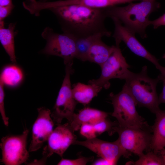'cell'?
Wrapping results in <instances>:
<instances>
[{
    "mask_svg": "<svg viewBox=\"0 0 165 165\" xmlns=\"http://www.w3.org/2000/svg\"><path fill=\"white\" fill-rule=\"evenodd\" d=\"M107 113L89 107L80 110L77 114L74 113L70 122L68 123L75 131L80 129L82 124L89 123L94 124L98 121L107 118Z\"/></svg>",
    "mask_w": 165,
    "mask_h": 165,
    "instance_id": "cell-14",
    "label": "cell"
},
{
    "mask_svg": "<svg viewBox=\"0 0 165 165\" xmlns=\"http://www.w3.org/2000/svg\"><path fill=\"white\" fill-rule=\"evenodd\" d=\"M136 165H164L163 160L157 153L153 151L148 152L139 156L134 163Z\"/></svg>",
    "mask_w": 165,
    "mask_h": 165,
    "instance_id": "cell-21",
    "label": "cell"
},
{
    "mask_svg": "<svg viewBox=\"0 0 165 165\" xmlns=\"http://www.w3.org/2000/svg\"><path fill=\"white\" fill-rule=\"evenodd\" d=\"M151 25H153L155 29L162 26H165V13L158 18L151 21Z\"/></svg>",
    "mask_w": 165,
    "mask_h": 165,
    "instance_id": "cell-27",
    "label": "cell"
},
{
    "mask_svg": "<svg viewBox=\"0 0 165 165\" xmlns=\"http://www.w3.org/2000/svg\"><path fill=\"white\" fill-rule=\"evenodd\" d=\"M4 85L2 81L0 80V112L4 125L6 126H8L9 125V118L6 116L5 112Z\"/></svg>",
    "mask_w": 165,
    "mask_h": 165,
    "instance_id": "cell-24",
    "label": "cell"
},
{
    "mask_svg": "<svg viewBox=\"0 0 165 165\" xmlns=\"http://www.w3.org/2000/svg\"><path fill=\"white\" fill-rule=\"evenodd\" d=\"M116 46H109L100 38L92 44L89 50L87 61L101 66L108 59L114 51Z\"/></svg>",
    "mask_w": 165,
    "mask_h": 165,
    "instance_id": "cell-17",
    "label": "cell"
},
{
    "mask_svg": "<svg viewBox=\"0 0 165 165\" xmlns=\"http://www.w3.org/2000/svg\"><path fill=\"white\" fill-rule=\"evenodd\" d=\"M13 4L12 0H0V6H6Z\"/></svg>",
    "mask_w": 165,
    "mask_h": 165,
    "instance_id": "cell-30",
    "label": "cell"
},
{
    "mask_svg": "<svg viewBox=\"0 0 165 165\" xmlns=\"http://www.w3.org/2000/svg\"><path fill=\"white\" fill-rule=\"evenodd\" d=\"M104 36L99 33L76 39L75 58L82 61H87L88 53L92 44L97 39Z\"/></svg>",
    "mask_w": 165,
    "mask_h": 165,
    "instance_id": "cell-20",
    "label": "cell"
},
{
    "mask_svg": "<svg viewBox=\"0 0 165 165\" xmlns=\"http://www.w3.org/2000/svg\"><path fill=\"white\" fill-rule=\"evenodd\" d=\"M94 157H80L74 160L65 159L62 158L57 164L58 165H85L90 161H92Z\"/></svg>",
    "mask_w": 165,
    "mask_h": 165,
    "instance_id": "cell-23",
    "label": "cell"
},
{
    "mask_svg": "<svg viewBox=\"0 0 165 165\" xmlns=\"http://www.w3.org/2000/svg\"><path fill=\"white\" fill-rule=\"evenodd\" d=\"M160 6L156 0H144L124 6H115L104 9L107 17L117 19L131 31L145 38L147 37L146 28L151 25L149 17Z\"/></svg>",
    "mask_w": 165,
    "mask_h": 165,
    "instance_id": "cell-2",
    "label": "cell"
},
{
    "mask_svg": "<svg viewBox=\"0 0 165 165\" xmlns=\"http://www.w3.org/2000/svg\"><path fill=\"white\" fill-rule=\"evenodd\" d=\"M119 135V142L125 150L139 156L145 150H150L152 132L139 128L123 127L118 124L113 128Z\"/></svg>",
    "mask_w": 165,
    "mask_h": 165,
    "instance_id": "cell-7",
    "label": "cell"
},
{
    "mask_svg": "<svg viewBox=\"0 0 165 165\" xmlns=\"http://www.w3.org/2000/svg\"><path fill=\"white\" fill-rule=\"evenodd\" d=\"M38 112L37 117L32 127L29 152H35L41 148L53 130L54 123L51 116V111L41 107L38 109Z\"/></svg>",
    "mask_w": 165,
    "mask_h": 165,
    "instance_id": "cell-13",
    "label": "cell"
},
{
    "mask_svg": "<svg viewBox=\"0 0 165 165\" xmlns=\"http://www.w3.org/2000/svg\"><path fill=\"white\" fill-rule=\"evenodd\" d=\"M118 124L117 121L112 122L106 118L93 125L97 136L105 132L111 135L115 133L114 127Z\"/></svg>",
    "mask_w": 165,
    "mask_h": 165,
    "instance_id": "cell-22",
    "label": "cell"
},
{
    "mask_svg": "<svg viewBox=\"0 0 165 165\" xmlns=\"http://www.w3.org/2000/svg\"><path fill=\"white\" fill-rule=\"evenodd\" d=\"M23 75L21 69L14 64L5 67L0 75V80L4 85L10 87L18 85L23 80Z\"/></svg>",
    "mask_w": 165,
    "mask_h": 165,
    "instance_id": "cell-19",
    "label": "cell"
},
{
    "mask_svg": "<svg viewBox=\"0 0 165 165\" xmlns=\"http://www.w3.org/2000/svg\"><path fill=\"white\" fill-rule=\"evenodd\" d=\"M80 133L87 139H90L96 137L97 135L93 125L85 123L82 125L80 128Z\"/></svg>",
    "mask_w": 165,
    "mask_h": 165,
    "instance_id": "cell-25",
    "label": "cell"
},
{
    "mask_svg": "<svg viewBox=\"0 0 165 165\" xmlns=\"http://www.w3.org/2000/svg\"><path fill=\"white\" fill-rule=\"evenodd\" d=\"M113 107L112 116L117 120L118 126L123 127L139 128L152 132L150 127L137 112L134 98L124 85L117 94H109Z\"/></svg>",
    "mask_w": 165,
    "mask_h": 165,
    "instance_id": "cell-4",
    "label": "cell"
},
{
    "mask_svg": "<svg viewBox=\"0 0 165 165\" xmlns=\"http://www.w3.org/2000/svg\"><path fill=\"white\" fill-rule=\"evenodd\" d=\"M92 164L93 165H115L113 162L101 157L93 162Z\"/></svg>",
    "mask_w": 165,
    "mask_h": 165,
    "instance_id": "cell-28",
    "label": "cell"
},
{
    "mask_svg": "<svg viewBox=\"0 0 165 165\" xmlns=\"http://www.w3.org/2000/svg\"><path fill=\"white\" fill-rule=\"evenodd\" d=\"M101 67V72L99 78L89 80L88 83L94 84L107 89L110 87L111 79H125L130 72L129 65L122 54L119 44H116L114 51Z\"/></svg>",
    "mask_w": 165,
    "mask_h": 165,
    "instance_id": "cell-8",
    "label": "cell"
},
{
    "mask_svg": "<svg viewBox=\"0 0 165 165\" xmlns=\"http://www.w3.org/2000/svg\"><path fill=\"white\" fill-rule=\"evenodd\" d=\"M57 18L61 29L75 39L101 34L109 37L111 33L106 28L107 18L103 8H91L80 5L53 7L48 9Z\"/></svg>",
    "mask_w": 165,
    "mask_h": 165,
    "instance_id": "cell-1",
    "label": "cell"
},
{
    "mask_svg": "<svg viewBox=\"0 0 165 165\" xmlns=\"http://www.w3.org/2000/svg\"><path fill=\"white\" fill-rule=\"evenodd\" d=\"M74 132L68 122L58 125L47 141L48 145L43 148L42 158L39 160L41 162L45 163L47 158L54 153L62 157L65 151L76 140Z\"/></svg>",
    "mask_w": 165,
    "mask_h": 165,
    "instance_id": "cell-11",
    "label": "cell"
},
{
    "mask_svg": "<svg viewBox=\"0 0 165 165\" xmlns=\"http://www.w3.org/2000/svg\"><path fill=\"white\" fill-rule=\"evenodd\" d=\"M162 158L165 165V148L159 151L157 153Z\"/></svg>",
    "mask_w": 165,
    "mask_h": 165,
    "instance_id": "cell-31",
    "label": "cell"
},
{
    "mask_svg": "<svg viewBox=\"0 0 165 165\" xmlns=\"http://www.w3.org/2000/svg\"><path fill=\"white\" fill-rule=\"evenodd\" d=\"M73 145L85 147L100 157L112 162L115 165L117 164L122 156L128 158L131 154L123 148L118 139L115 141L111 142L95 137L83 141L76 140Z\"/></svg>",
    "mask_w": 165,
    "mask_h": 165,
    "instance_id": "cell-12",
    "label": "cell"
},
{
    "mask_svg": "<svg viewBox=\"0 0 165 165\" xmlns=\"http://www.w3.org/2000/svg\"><path fill=\"white\" fill-rule=\"evenodd\" d=\"M47 0H41V1H47Z\"/></svg>",
    "mask_w": 165,
    "mask_h": 165,
    "instance_id": "cell-33",
    "label": "cell"
},
{
    "mask_svg": "<svg viewBox=\"0 0 165 165\" xmlns=\"http://www.w3.org/2000/svg\"><path fill=\"white\" fill-rule=\"evenodd\" d=\"M41 36L46 44L40 51L41 53L61 57L65 65L73 64L76 53V39L73 37L65 32H55L48 27L44 29Z\"/></svg>",
    "mask_w": 165,
    "mask_h": 165,
    "instance_id": "cell-5",
    "label": "cell"
},
{
    "mask_svg": "<svg viewBox=\"0 0 165 165\" xmlns=\"http://www.w3.org/2000/svg\"><path fill=\"white\" fill-rule=\"evenodd\" d=\"M29 130L25 129L18 135H9L2 138L1 162L6 165H19L26 163L29 154L27 148Z\"/></svg>",
    "mask_w": 165,
    "mask_h": 165,
    "instance_id": "cell-9",
    "label": "cell"
},
{
    "mask_svg": "<svg viewBox=\"0 0 165 165\" xmlns=\"http://www.w3.org/2000/svg\"><path fill=\"white\" fill-rule=\"evenodd\" d=\"M163 58L165 59V53L164 54H163ZM163 78H162V79H163ZM162 79H161V80Z\"/></svg>",
    "mask_w": 165,
    "mask_h": 165,
    "instance_id": "cell-32",
    "label": "cell"
},
{
    "mask_svg": "<svg viewBox=\"0 0 165 165\" xmlns=\"http://www.w3.org/2000/svg\"><path fill=\"white\" fill-rule=\"evenodd\" d=\"M163 85L162 91L159 96V102L160 104L161 103L165 104V78L162 79Z\"/></svg>",
    "mask_w": 165,
    "mask_h": 165,
    "instance_id": "cell-29",
    "label": "cell"
},
{
    "mask_svg": "<svg viewBox=\"0 0 165 165\" xmlns=\"http://www.w3.org/2000/svg\"><path fill=\"white\" fill-rule=\"evenodd\" d=\"M113 21L115 29L112 37L116 44L123 41L134 53L143 57L152 63L160 72V74L165 76V67L159 63L158 60L150 53L136 38L135 33L123 25L118 20L111 18Z\"/></svg>",
    "mask_w": 165,
    "mask_h": 165,
    "instance_id": "cell-10",
    "label": "cell"
},
{
    "mask_svg": "<svg viewBox=\"0 0 165 165\" xmlns=\"http://www.w3.org/2000/svg\"><path fill=\"white\" fill-rule=\"evenodd\" d=\"M125 80L124 86L140 107H144L156 114L160 109L156 86L160 80L158 77L152 79L148 75L147 66L139 73L130 71Z\"/></svg>",
    "mask_w": 165,
    "mask_h": 165,
    "instance_id": "cell-3",
    "label": "cell"
},
{
    "mask_svg": "<svg viewBox=\"0 0 165 165\" xmlns=\"http://www.w3.org/2000/svg\"><path fill=\"white\" fill-rule=\"evenodd\" d=\"M88 84L86 85L78 82L75 84L72 89L75 100L84 105L89 104L102 89L94 84Z\"/></svg>",
    "mask_w": 165,
    "mask_h": 165,
    "instance_id": "cell-18",
    "label": "cell"
},
{
    "mask_svg": "<svg viewBox=\"0 0 165 165\" xmlns=\"http://www.w3.org/2000/svg\"><path fill=\"white\" fill-rule=\"evenodd\" d=\"M155 114L156 119L152 127L150 150L157 153L165 148V110L160 109Z\"/></svg>",
    "mask_w": 165,
    "mask_h": 165,
    "instance_id": "cell-15",
    "label": "cell"
},
{
    "mask_svg": "<svg viewBox=\"0 0 165 165\" xmlns=\"http://www.w3.org/2000/svg\"><path fill=\"white\" fill-rule=\"evenodd\" d=\"M16 24L10 23L7 28H5L4 20L0 21V42L10 61L14 64L16 62L14 43V38L17 33L14 31Z\"/></svg>",
    "mask_w": 165,
    "mask_h": 165,
    "instance_id": "cell-16",
    "label": "cell"
},
{
    "mask_svg": "<svg viewBox=\"0 0 165 165\" xmlns=\"http://www.w3.org/2000/svg\"><path fill=\"white\" fill-rule=\"evenodd\" d=\"M73 64L66 65L65 74L51 116L54 123L61 124L64 118L71 121L77 104L72 92L70 76L73 72Z\"/></svg>",
    "mask_w": 165,
    "mask_h": 165,
    "instance_id": "cell-6",
    "label": "cell"
},
{
    "mask_svg": "<svg viewBox=\"0 0 165 165\" xmlns=\"http://www.w3.org/2000/svg\"><path fill=\"white\" fill-rule=\"evenodd\" d=\"M13 4L6 6H0V21L4 20L9 16L14 9Z\"/></svg>",
    "mask_w": 165,
    "mask_h": 165,
    "instance_id": "cell-26",
    "label": "cell"
}]
</instances>
